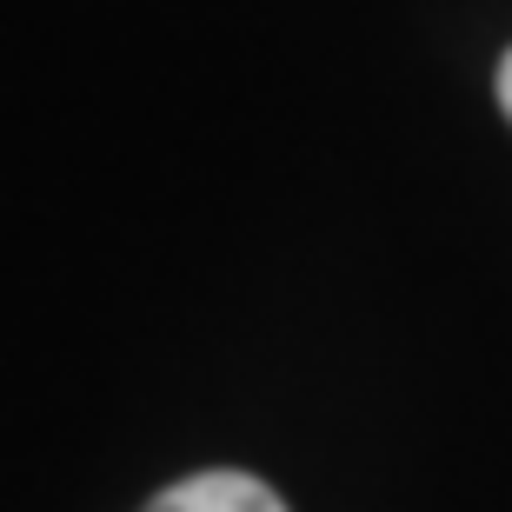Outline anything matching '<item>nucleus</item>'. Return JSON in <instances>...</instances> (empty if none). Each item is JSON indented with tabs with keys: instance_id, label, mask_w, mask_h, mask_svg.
I'll return each mask as SVG.
<instances>
[{
	"instance_id": "1",
	"label": "nucleus",
	"mask_w": 512,
	"mask_h": 512,
	"mask_svg": "<svg viewBox=\"0 0 512 512\" xmlns=\"http://www.w3.org/2000/svg\"><path fill=\"white\" fill-rule=\"evenodd\" d=\"M147 512H286V506L253 473H193L180 486H167Z\"/></svg>"
},
{
	"instance_id": "2",
	"label": "nucleus",
	"mask_w": 512,
	"mask_h": 512,
	"mask_svg": "<svg viewBox=\"0 0 512 512\" xmlns=\"http://www.w3.org/2000/svg\"><path fill=\"white\" fill-rule=\"evenodd\" d=\"M499 107H506V120H512V54L499 60Z\"/></svg>"
}]
</instances>
